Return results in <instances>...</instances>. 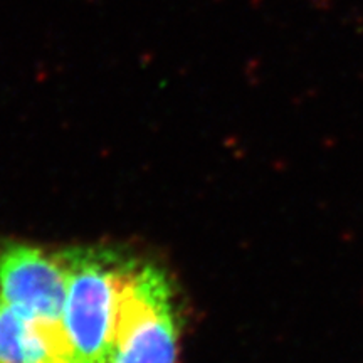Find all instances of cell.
Instances as JSON below:
<instances>
[{"mask_svg": "<svg viewBox=\"0 0 363 363\" xmlns=\"http://www.w3.org/2000/svg\"><path fill=\"white\" fill-rule=\"evenodd\" d=\"M65 259L67 286L62 330L72 363H108L121 293L133 264L110 252L84 249L66 252Z\"/></svg>", "mask_w": 363, "mask_h": 363, "instance_id": "6da1fadb", "label": "cell"}, {"mask_svg": "<svg viewBox=\"0 0 363 363\" xmlns=\"http://www.w3.org/2000/svg\"><path fill=\"white\" fill-rule=\"evenodd\" d=\"M66 286L65 254L54 256L26 244L0 249V301L22 315L62 325Z\"/></svg>", "mask_w": 363, "mask_h": 363, "instance_id": "3957f363", "label": "cell"}, {"mask_svg": "<svg viewBox=\"0 0 363 363\" xmlns=\"http://www.w3.org/2000/svg\"><path fill=\"white\" fill-rule=\"evenodd\" d=\"M177 342L174 294L165 274L131 266L108 363H175Z\"/></svg>", "mask_w": 363, "mask_h": 363, "instance_id": "7a4b0ae2", "label": "cell"}, {"mask_svg": "<svg viewBox=\"0 0 363 363\" xmlns=\"http://www.w3.org/2000/svg\"><path fill=\"white\" fill-rule=\"evenodd\" d=\"M0 363H72L62 325L33 320L0 301Z\"/></svg>", "mask_w": 363, "mask_h": 363, "instance_id": "277c9868", "label": "cell"}]
</instances>
